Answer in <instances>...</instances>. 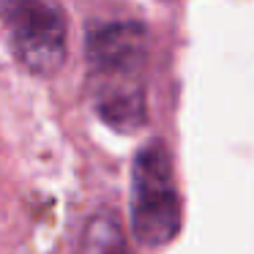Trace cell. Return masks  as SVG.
<instances>
[{"label": "cell", "mask_w": 254, "mask_h": 254, "mask_svg": "<svg viewBox=\"0 0 254 254\" xmlns=\"http://www.w3.org/2000/svg\"><path fill=\"white\" fill-rule=\"evenodd\" d=\"M11 28V50L30 74L50 77L66 61V14L58 0H0Z\"/></svg>", "instance_id": "2"}, {"label": "cell", "mask_w": 254, "mask_h": 254, "mask_svg": "<svg viewBox=\"0 0 254 254\" xmlns=\"http://www.w3.org/2000/svg\"><path fill=\"white\" fill-rule=\"evenodd\" d=\"M85 58L96 79L139 77L148 58V30L139 22L90 25L85 36Z\"/></svg>", "instance_id": "3"}, {"label": "cell", "mask_w": 254, "mask_h": 254, "mask_svg": "<svg viewBox=\"0 0 254 254\" xmlns=\"http://www.w3.org/2000/svg\"><path fill=\"white\" fill-rule=\"evenodd\" d=\"M93 107L110 128L134 134L145 126V90L139 77H104L96 79Z\"/></svg>", "instance_id": "4"}, {"label": "cell", "mask_w": 254, "mask_h": 254, "mask_svg": "<svg viewBox=\"0 0 254 254\" xmlns=\"http://www.w3.org/2000/svg\"><path fill=\"white\" fill-rule=\"evenodd\" d=\"M183 224L181 197L164 142L153 139L134 159L131 170V230L145 246H164Z\"/></svg>", "instance_id": "1"}, {"label": "cell", "mask_w": 254, "mask_h": 254, "mask_svg": "<svg viewBox=\"0 0 254 254\" xmlns=\"http://www.w3.org/2000/svg\"><path fill=\"white\" fill-rule=\"evenodd\" d=\"M79 254H128L126 235L112 210H99L88 219L79 238Z\"/></svg>", "instance_id": "5"}]
</instances>
